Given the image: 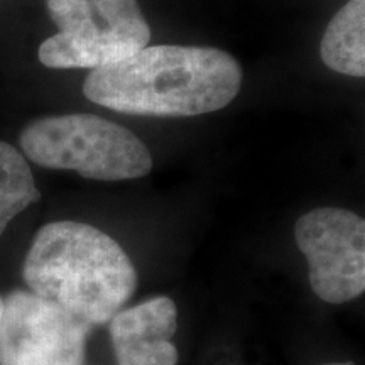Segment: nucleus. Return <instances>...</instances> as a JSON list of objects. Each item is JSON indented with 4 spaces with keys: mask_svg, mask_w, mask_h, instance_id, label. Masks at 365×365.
<instances>
[{
    "mask_svg": "<svg viewBox=\"0 0 365 365\" xmlns=\"http://www.w3.org/2000/svg\"><path fill=\"white\" fill-rule=\"evenodd\" d=\"M240 83V65L232 54L161 44L91 70L83 93L90 102L129 115L195 117L227 107Z\"/></svg>",
    "mask_w": 365,
    "mask_h": 365,
    "instance_id": "nucleus-1",
    "label": "nucleus"
},
{
    "mask_svg": "<svg viewBox=\"0 0 365 365\" xmlns=\"http://www.w3.org/2000/svg\"><path fill=\"white\" fill-rule=\"evenodd\" d=\"M22 276L31 293L59 304L90 328L110 322L139 282L117 240L97 227L71 220L41 228Z\"/></svg>",
    "mask_w": 365,
    "mask_h": 365,
    "instance_id": "nucleus-2",
    "label": "nucleus"
},
{
    "mask_svg": "<svg viewBox=\"0 0 365 365\" xmlns=\"http://www.w3.org/2000/svg\"><path fill=\"white\" fill-rule=\"evenodd\" d=\"M22 153L48 170L76 171L97 181H124L149 175L153 156L129 129L91 113L44 117L19 135Z\"/></svg>",
    "mask_w": 365,
    "mask_h": 365,
    "instance_id": "nucleus-3",
    "label": "nucleus"
},
{
    "mask_svg": "<svg viewBox=\"0 0 365 365\" xmlns=\"http://www.w3.org/2000/svg\"><path fill=\"white\" fill-rule=\"evenodd\" d=\"M58 33L39 46V61L48 68H95L112 65L144 49L150 41L137 0H46Z\"/></svg>",
    "mask_w": 365,
    "mask_h": 365,
    "instance_id": "nucleus-4",
    "label": "nucleus"
},
{
    "mask_svg": "<svg viewBox=\"0 0 365 365\" xmlns=\"http://www.w3.org/2000/svg\"><path fill=\"white\" fill-rule=\"evenodd\" d=\"M298 249L307 257L309 284L325 303L341 304L365 291V222L345 208L323 207L299 217Z\"/></svg>",
    "mask_w": 365,
    "mask_h": 365,
    "instance_id": "nucleus-5",
    "label": "nucleus"
},
{
    "mask_svg": "<svg viewBox=\"0 0 365 365\" xmlns=\"http://www.w3.org/2000/svg\"><path fill=\"white\" fill-rule=\"evenodd\" d=\"M88 331L59 304L16 289L4 298L0 365H83Z\"/></svg>",
    "mask_w": 365,
    "mask_h": 365,
    "instance_id": "nucleus-6",
    "label": "nucleus"
},
{
    "mask_svg": "<svg viewBox=\"0 0 365 365\" xmlns=\"http://www.w3.org/2000/svg\"><path fill=\"white\" fill-rule=\"evenodd\" d=\"M108 325L117 365H178V308L168 296L120 309Z\"/></svg>",
    "mask_w": 365,
    "mask_h": 365,
    "instance_id": "nucleus-7",
    "label": "nucleus"
},
{
    "mask_svg": "<svg viewBox=\"0 0 365 365\" xmlns=\"http://www.w3.org/2000/svg\"><path fill=\"white\" fill-rule=\"evenodd\" d=\"M319 56L341 75L365 76V0H350L328 24L319 44Z\"/></svg>",
    "mask_w": 365,
    "mask_h": 365,
    "instance_id": "nucleus-8",
    "label": "nucleus"
},
{
    "mask_svg": "<svg viewBox=\"0 0 365 365\" xmlns=\"http://www.w3.org/2000/svg\"><path fill=\"white\" fill-rule=\"evenodd\" d=\"M39 198L26 158L14 145L0 140V235L14 218Z\"/></svg>",
    "mask_w": 365,
    "mask_h": 365,
    "instance_id": "nucleus-9",
    "label": "nucleus"
},
{
    "mask_svg": "<svg viewBox=\"0 0 365 365\" xmlns=\"http://www.w3.org/2000/svg\"><path fill=\"white\" fill-rule=\"evenodd\" d=\"M2 313H4V298L0 296V319H2Z\"/></svg>",
    "mask_w": 365,
    "mask_h": 365,
    "instance_id": "nucleus-10",
    "label": "nucleus"
},
{
    "mask_svg": "<svg viewBox=\"0 0 365 365\" xmlns=\"http://www.w3.org/2000/svg\"><path fill=\"white\" fill-rule=\"evenodd\" d=\"M323 365H354L352 362H340V364H323Z\"/></svg>",
    "mask_w": 365,
    "mask_h": 365,
    "instance_id": "nucleus-11",
    "label": "nucleus"
}]
</instances>
